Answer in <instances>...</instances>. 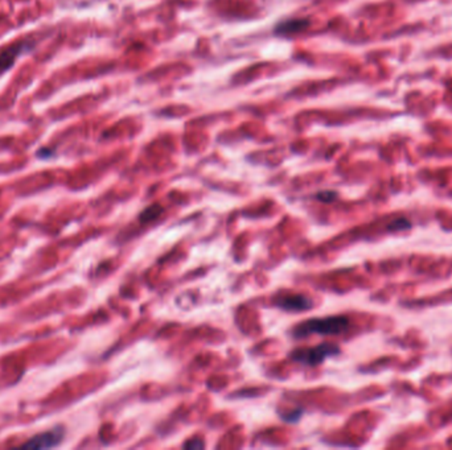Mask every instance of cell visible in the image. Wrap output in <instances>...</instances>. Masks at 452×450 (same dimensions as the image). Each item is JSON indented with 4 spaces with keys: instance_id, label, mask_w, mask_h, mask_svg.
Here are the masks:
<instances>
[{
    "instance_id": "cell-1",
    "label": "cell",
    "mask_w": 452,
    "mask_h": 450,
    "mask_svg": "<svg viewBox=\"0 0 452 450\" xmlns=\"http://www.w3.org/2000/svg\"><path fill=\"white\" fill-rule=\"evenodd\" d=\"M348 327H349V319L344 316L311 318L293 327V336L295 338H306L311 334L337 336L346 332Z\"/></svg>"
},
{
    "instance_id": "cell-2",
    "label": "cell",
    "mask_w": 452,
    "mask_h": 450,
    "mask_svg": "<svg viewBox=\"0 0 452 450\" xmlns=\"http://www.w3.org/2000/svg\"><path fill=\"white\" fill-rule=\"evenodd\" d=\"M340 353V349L336 344H323L316 347L307 349H296L290 354V358L293 362L301 363L308 367H316L320 363L324 362L329 357H335Z\"/></svg>"
},
{
    "instance_id": "cell-3",
    "label": "cell",
    "mask_w": 452,
    "mask_h": 450,
    "mask_svg": "<svg viewBox=\"0 0 452 450\" xmlns=\"http://www.w3.org/2000/svg\"><path fill=\"white\" fill-rule=\"evenodd\" d=\"M275 305L286 312H303L308 310L313 307L312 300L306 295H298V293H287L281 295L276 300Z\"/></svg>"
},
{
    "instance_id": "cell-4",
    "label": "cell",
    "mask_w": 452,
    "mask_h": 450,
    "mask_svg": "<svg viewBox=\"0 0 452 450\" xmlns=\"http://www.w3.org/2000/svg\"><path fill=\"white\" fill-rule=\"evenodd\" d=\"M62 437H64V428H54L52 431L40 433L35 437H32L29 441L23 445V448H32V449L52 448L61 442Z\"/></svg>"
},
{
    "instance_id": "cell-5",
    "label": "cell",
    "mask_w": 452,
    "mask_h": 450,
    "mask_svg": "<svg viewBox=\"0 0 452 450\" xmlns=\"http://www.w3.org/2000/svg\"><path fill=\"white\" fill-rule=\"evenodd\" d=\"M307 27H308V20L293 19V20H287V21L278 24L275 28V34L279 36L295 35L298 32L304 31Z\"/></svg>"
},
{
    "instance_id": "cell-6",
    "label": "cell",
    "mask_w": 452,
    "mask_h": 450,
    "mask_svg": "<svg viewBox=\"0 0 452 450\" xmlns=\"http://www.w3.org/2000/svg\"><path fill=\"white\" fill-rule=\"evenodd\" d=\"M160 213H161V209H160L159 206H154V208L151 206L149 209H146L142 215H141V221H152V220H155L159 215Z\"/></svg>"
},
{
    "instance_id": "cell-7",
    "label": "cell",
    "mask_w": 452,
    "mask_h": 450,
    "mask_svg": "<svg viewBox=\"0 0 452 450\" xmlns=\"http://www.w3.org/2000/svg\"><path fill=\"white\" fill-rule=\"evenodd\" d=\"M410 226H411L410 222L406 221L405 218H401V220L393 222L391 226H389V230H391V231H399V230L408 229Z\"/></svg>"
},
{
    "instance_id": "cell-8",
    "label": "cell",
    "mask_w": 452,
    "mask_h": 450,
    "mask_svg": "<svg viewBox=\"0 0 452 450\" xmlns=\"http://www.w3.org/2000/svg\"><path fill=\"white\" fill-rule=\"evenodd\" d=\"M318 198L323 203H332L336 198V193L333 192H321L318 195Z\"/></svg>"
},
{
    "instance_id": "cell-9",
    "label": "cell",
    "mask_w": 452,
    "mask_h": 450,
    "mask_svg": "<svg viewBox=\"0 0 452 450\" xmlns=\"http://www.w3.org/2000/svg\"><path fill=\"white\" fill-rule=\"evenodd\" d=\"M204 442L201 440H191V441L184 444V448L186 449H201V448H204Z\"/></svg>"
}]
</instances>
